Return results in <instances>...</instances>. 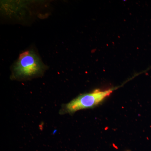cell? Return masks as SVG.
Returning <instances> with one entry per match:
<instances>
[{"instance_id": "cell-2", "label": "cell", "mask_w": 151, "mask_h": 151, "mask_svg": "<svg viewBox=\"0 0 151 151\" xmlns=\"http://www.w3.org/2000/svg\"><path fill=\"white\" fill-rule=\"evenodd\" d=\"M43 65L38 57L32 51L20 55L14 67L15 75L17 77H31L42 71Z\"/></svg>"}, {"instance_id": "cell-1", "label": "cell", "mask_w": 151, "mask_h": 151, "mask_svg": "<svg viewBox=\"0 0 151 151\" xmlns=\"http://www.w3.org/2000/svg\"><path fill=\"white\" fill-rule=\"evenodd\" d=\"M114 89L105 91L96 90L93 92L82 94L63 107V113H73L82 109L92 108L102 102L113 92Z\"/></svg>"}]
</instances>
